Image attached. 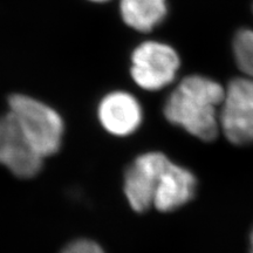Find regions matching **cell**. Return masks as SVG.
<instances>
[{"mask_svg":"<svg viewBox=\"0 0 253 253\" xmlns=\"http://www.w3.org/2000/svg\"><path fill=\"white\" fill-rule=\"evenodd\" d=\"M225 89L211 79L191 75L181 81L164 106V116L172 125L205 142L220 131L219 113Z\"/></svg>","mask_w":253,"mask_h":253,"instance_id":"6da1fadb","label":"cell"},{"mask_svg":"<svg viewBox=\"0 0 253 253\" xmlns=\"http://www.w3.org/2000/svg\"><path fill=\"white\" fill-rule=\"evenodd\" d=\"M8 107L28 143L41 157L50 156L59 150L63 122L54 109L23 94L12 95Z\"/></svg>","mask_w":253,"mask_h":253,"instance_id":"7a4b0ae2","label":"cell"},{"mask_svg":"<svg viewBox=\"0 0 253 253\" xmlns=\"http://www.w3.org/2000/svg\"><path fill=\"white\" fill-rule=\"evenodd\" d=\"M220 131L232 144H253V80L239 78L225 89L219 113Z\"/></svg>","mask_w":253,"mask_h":253,"instance_id":"3957f363","label":"cell"},{"mask_svg":"<svg viewBox=\"0 0 253 253\" xmlns=\"http://www.w3.org/2000/svg\"><path fill=\"white\" fill-rule=\"evenodd\" d=\"M131 77L145 90H158L171 84L179 68V58L172 47L148 41L134 50Z\"/></svg>","mask_w":253,"mask_h":253,"instance_id":"277c9868","label":"cell"},{"mask_svg":"<svg viewBox=\"0 0 253 253\" xmlns=\"http://www.w3.org/2000/svg\"><path fill=\"white\" fill-rule=\"evenodd\" d=\"M169 161L160 151H150L138 156L126 170L125 194L136 212H144L153 207L158 181Z\"/></svg>","mask_w":253,"mask_h":253,"instance_id":"5b68a950","label":"cell"},{"mask_svg":"<svg viewBox=\"0 0 253 253\" xmlns=\"http://www.w3.org/2000/svg\"><path fill=\"white\" fill-rule=\"evenodd\" d=\"M43 158L28 143L11 113L0 118V164L19 178H32Z\"/></svg>","mask_w":253,"mask_h":253,"instance_id":"8992f818","label":"cell"},{"mask_svg":"<svg viewBox=\"0 0 253 253\" xmlns=\"http://www.w3.org/2000/svg\"><path fill=\"white\" fill-rule=\"evenodd\" d=\"M196 189L194 172L170 160L158 181L153 207L161 212H171L188 204L195 197Z\"/></svg>","mask_w":253,"mask_h":253,"instance_id":"52a82bcc","label":"cell"},{"mask_svg":"<svg viewBox=\"0 0 253 253\" xmlns=\"http://www.w3.org/2000/svg\"><path fill=\"white\" fill-rule=\"evenodd\" d=\"M99 119L110 134L126 136L135 132L141 126L142 108L132 95L126 91H114L101 101Z\"/></svg>","mask_w":253,"mask_h":253,"instance_id":"ba28073f","label":"cell"},{"mask_svg":"<svg viewBox=\"0 0 253 253\" xmlns=\"http://www.w3.org/2000/svg\"><path fill=\"white\" fill-rule=\"evenodd\" d=\"M123 21L138 32H150L167 14L166 0H121Z\"/></svg>","mask_w":253,"mask_h":253,"instance_id":"9c48e42d","label":"cell"},{"mask_svg":"<svg viewBox=\"0 0 253 253\" xmlns=\"http://www.w3.org/2000/svg\"><path fill=\"white\" fill-rule=\"evenodd\" d=\"M233 52L240 71L253 78V31L240 30L233 40Z\"/></svg>","mask_w":253,"mask_h":253,"instance_id":"30bf717a","label":"cell"},{"mask_svg":"<svg viewBox=\"0 0 253 253\" xmlns=\"http://www.w3.org/2000/svg\"><path fill=\"white\" fill-rule=\"evenodd\" d=\"M250 253H253V230L251 232V237H250Z\"/></svg>","mask_w":253,"mask_h":253,"instance_id":"8fae6325","label":"cell"},{"mask_svg":"<svg viewBox=\"0 0 253 253\" xmlns=\"http://www.w3.org/2000/svg\"><path fill=\"white\" fill-rule=\"evenodd\" d=\"M90 1H94V2H103V1H108V0H90Z\"/></svg>","mask_w":253,"mask_h":253,"instance_id":"7c38bea8","label":"cell"}]
</instances>
